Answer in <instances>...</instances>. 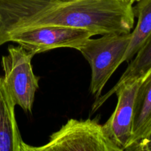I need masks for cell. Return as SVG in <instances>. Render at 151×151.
<instances>
[{
  "mask_svg": "<svg viewBox=\"0 0 151 151\" xmlns=\"http://www.w3.org/2000/svg\"><path fill=\"white\" fill-rule=\"evenodd\" d=\"M130 32L107 34L96 39L90 38L77 49L90 66V90L96 98L100 97L105 84L122 63L130 41Z\"/></svg>",
  "mask_w": 151,
  "mask_h": 151,
  "instance_id": "7a4b0ae2",
  "label": "cell"
},
{
  "mask_svg": "<svg viewBox=\"0 0 151 151\" xmlns=\"http://www.w3.org/2000/svg\"><path fill=\"white\" fill-rule=\"evenodd\" d=\"M151 69V36L144 45L134 56L125 71L114 86H118L125 81L144 75Z\"/></svg>",
  "mask_w": 151,
  "mask_h": 151,
  "instance_id": "30bf717a",
  "label": "cell"
},
{
  "mask_svg": "<svg viewBox=\"0 0 151 151\" xmlns=\"http://www.w3.org/2000/svg\"><path fill=\"white\" fill-rule=\"evenodd\" d=\"M138 21L133 32L122 63L130 61L151 36V0H139L133 7Z\"/></svg>",
  "mask_w": 151,
  "mask_h": 151,
  "instance_id": "9c48e42d",
  "label": "cell"
},
{
  "mask_svg": "<svg viewBox=\"0 0 151 151\" xmlns=\"http://www.w3.org/2000/svg\"><path fill=\"white\" fill-rule=\"evenodd\" d=\"M120 1H127V2H130L131 4H133L135 1H138L139 0H120Z\"/></svg>",
  "mask_w": 151,
  "mask_h": 151,
  "instance_id": "7c38bea8",
  "label": "cell"
},
{
  "mask_svg": "<svg viewBox=\"0 0 151 151\" xmlns=\"http://www.w3.org/2000/svg\"><path fill=\"white\" fill-rule=\"evenodd\" d=\"M35 55L19 46H10L1 58L4 83L16 106L31 112L39 78L33 71L31 60Z\"/></svg>",
  "mask_w": 151,
  "mask_h": 151,
  "instance_id": "5b68a950",
  "label": "cell"
},
{
  "mask_svg": "<svg viewBox=\"0 0 151 151\" xmlns=\"http://www.w3.org/2000/svg\"><path fill=\"white\" fill-rule=\"evenodd\" d=\"M129 150H137V151H151V133L141 141L135 143L133 145L129 147L127 149Z\"/></svg>",
  "mask_w": 151,
  "mask_h": 151,
  "instance_id": "8fae6325",
  "label": "cell"
},
{
  "mask_svg": "<svg viewBox=\"0 0 151 151\" xmlns=\"http://www.w3.org/2000/svg\"><path fill=\"white\" fill-rule=\"evenodd\" d=\"M25 151H118L109 141L96 119H70L56 132L48 142L40 147L26 144Z\"/></svg>",
  "mask_w": 151,
  "mask_h": 151,
  "instance_id": "277c9868",
  "label": "cell"
},
{
  "mask_svg": "<svg viewBox=\"0 0 151 151\" xmlns=\"http://www.w3.org/2000/svg\"><path fill=\"white\" fill-rule=\"evenodd\" d=\"M16 103L0 78V151H25L15 115Z\"/></svg>",
  "mask_w": 151,
  "mask_h": 151,
  "instance_id": "52a82bcc",
  "label": "cell"
},
{
  "mask_svg": "<svg viewBox=\"0 0 151 151\" xmlns=\"http://www.w3.org/2000/svg\"><path fill=\"white\" fill-rule=\"evenodd\" d=\"M150 133L151 69L140 85L136 94L133 109L131 143L129 147L146 138Z\"/></svg>",
  "mask_w": 151,
  "mask_h": 151,
  "instance_id": "ba28073f",
  "label": "cell"
},
{
  "mask_svg": "<svg viewBox=\"0 0 151 151\" xmlns=\"http://www.w3.org/2000/svg\"><path fill=\"white\" fill-rule=\"evenodd\" d=\"M93 35L86 29L60 26H46L29 28L10 34L4 43L15 42L34 55L56 48L77 50L86 40Z\"/></svg>",
  "mask_w": 151,
  "mask_h": 151,
  "instance_id": "8992f818",
  "label": "cell"
},
{
  "mask_svg": "<svg viewBox=\"0 0 151 151\" xmlns=\"http://www.w3.org/2000/svg\"><path fill=\"white\" fill-rule=\"evenodd\" d=\"M133 7L120 0H0V45L10 34L39 27L128 33L134 27Z\"/></svg>",
  "mask_w": 151,
  "mask_h": 151,
  "instance_id": "6da1fadb",
  "label": "cell"
},
{
  "mask_svg": "<svg viewBox=\"0 0 151 151\" xmlns=\"http://www.w3.org/2000/svg\"><path fill=\"white\" fill-rule=\"evenodd\" d=\"M149 72L143 76L129 80L118 86H113L105 95L96 98L93 103L92 113L99 109L112 94H116L118 102L115 110L102 125V128L107 138L118 151L126 150L130 145L136 94Z\"/></svg>",
  "mask_w": 151,
  "mask_h": 151,
  "instance_id": "3957f363",
  "label": "cell"
}]
</instances>
